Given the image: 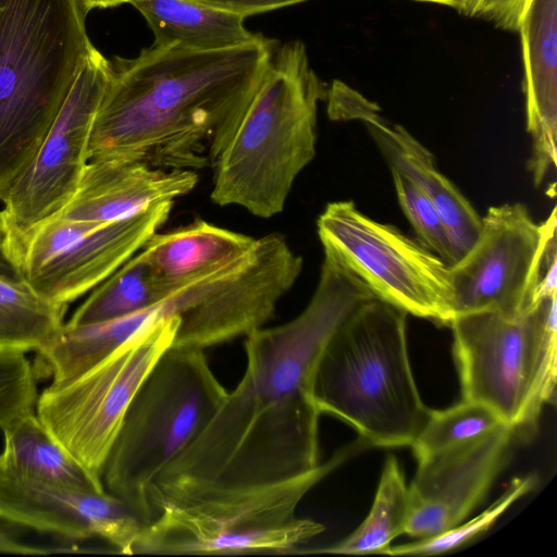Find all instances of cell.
Masks as SVG:
<instances>
[{"mask_svg":"<svg viewBox=\"0 0 557 557\" xmlns=\"http://www.w3.org/2000/svg\"><path fill=\"white\" fill-rule=\"evenodd\" d=\"M372 297L357 276L324 256L301 313L245 336L242 379L197 438L153 481L154 515L165 506L280 482L318 467V363L336 329Z\"/></svg>","mask_w":557,"mask_h":557,"instance_id":"1","label":"cell"},{"mask_svg":"<svg viewBox=\"0 0 557 557\" xmlns=\"http://www.w3.org/2000/svg\"><path fill=\"white\" fill-rule=\"evenodd\" d=\"M277 46L256 34L215 51L151 45L135 58L114 57L97 112L88 161L122 159L164 170L209 164L216 126L262 73Z\"/></svg>","mask_w":557,"mask_h":557,"instance_id":"2","label":"cell"},{"mask_svg":"<svg viewBox=\"0 0 557 557\" xmlns=\"http://www.w3.org/2000/svg\"><path fill=\"white\" fill-rule=\"evenodd\" d=\"M326 91L301 41L276 48L210 138L211 199L259 218L280 213L315 156L318 104Z\"/></svg>","mask_w":557,"mask_h":557,"instance_id":"3","label":"cell"},{"mask_svg":"<svg viewBox=\"0 0 557 557\" xmlns=\"http://www.w3.org/2000/svg\"><path fill=\"white\" fill-rule=\"evenodd\" d=\"M407 313L376 297L357 307L322 351L313 383L321 413L369 447L411 446L430 414L411 370Z\"/></svg>","mask_w":557,"mask_h":557,"instance_id":"4","label":"cell"},{"mask_svg":"<svg viewBox=\"0 0 557 557\" xmlns=\"http://www.w3.org/2000/svg\"><path fill=\"white\" fill-rule=\"evenodd\" d=\"M79 0H0V201L32 161L91 45Z\"/></svg>","mask_w":557,"mask_h":557,"instance_id":"5","label":"cell"},{"mask_svg":"<svg viewBox=\"0 0 557 557\" xmlns=\"http://www.w3.org/2000/svg\"><path fill=\"white\" fill-rule=\"evenodd\" d=\"M358 438L325 462L297 476L199 502L161 508L141 529L134 554H296L324 531L296 511L304 497L356 454Z\"/></svg>","mask_w":557,"mask_h":557,"instance_id":"6","label":"cell"},{"mask_svg":"<svg viewBox=\"0 0 557 557\" xmlns=\"http://www.w3.org/2000/svg\"><path fill=\"white\" fill-rule=\"evenodd\" d=\"M227 394L205 350L170 347L135 394L107 459L102 482L144 525L154 512L149 490L205 429Z\"/></svg>","mask_w":557,"mask_h":557,"instance_id":"7","label":"cell"},{"mask_svg":"<svg viewBox=\"0 0 557 557\" xmlns=\"http://www.w3.org/2000/svg\"><path fill=\"white\" fill-rule=\"evenodd\" d=\"M557 294L531 310L456 315L449 323L462 399L492 409L519 441L530 438L557 376Z\"/></svg>","mask_w":557,"mask_h":557,"instance_id":"8","label":"cell"},{"mask_svg":"<svg viewBox=\"0 0 557 557\" xmlns=\"http://www.w3.org/2000/svg\"><path fill=\"white\" fill-rule=\"evenodd\" d=\"M176 317L159 320L129 337L82 375L51 383L38 395L36 414L51 436L102 481L125 413L160 357L173 346Z\"/></svg>","mask_w":557,"mask_h":557,"instance_id":"9","label":"cell"},{"mask_svg":"<svg viewBox=\"0 0 557 557\" xmlns=\"http://www.w3.org/2000/svg\"><path fill=\"white\" fill-rule=\"evenodd\" d=\"M317 224L324 256L350 271L376 298L407 314L449 325V265L419 240L369 218L352 201L329 203Z\"/></svg>","mask_w":557,"mask_h":557,"instance_id":"10","label":"cell"},{"mask_svg":"<svg viewBox=\"0 0 557 557\" xmlns=\"http://www.w3.org/2000/svg\"><path fill=\"white\" fill-rule=\"evenodd\" d=\"M110 78V60L91 44L41 145L2 200L0 223L18 261L33 231L59 215L75 195Z\"/></svg>","mask_w":557,"mask_h":557,"instance_id":"11","label":"cell"},{"mask_svg":"<svg viewBox=\"0 0 557 557\" xmlns=\"http://www.w3.org/2000/svg\"><path fill=\"white\" fill-rule=\"evenodd\" d=\"M173 202L153 203L111 222L61 216L44 222L20 252L24 282L41 297L69 305L138 252L168 220Z\"/></svg>","mask_w":557,"mask_h":557,"instance_id":"12","label":"cell"},{"mask_svg":"<svg viewBox=\"0 0 557 557\" xmlns=\"http://www.w3.org/2000/svg\"><path fill=\"white\" fill-rule=\"evenodd\" d=\"M554 236L556 208L536 223L522 203L491 207L473 245L449 265L453 318L479 311L518 317L531 310Z\"/></svg>","mask_w":557,"mask_h":557,"instance_id":"13","label":"cell"},{"mask_svg":"<svg viewBox=\"0 0 557 557\" xmlns=\"http://www.w3.org/2000/svg\"><path fill=\"white\" fill-rule=\"evenodd\" d=\"M516 432L503 425L494 432L418 461L409 488L405 534L430 537L465 521L484 499L509 462Z\"/></svg>","mask_w":557,"mask_h":557,"instance_id":"14","label":"cell"},{"mask_svg":"<svg viewBox=\"0 0 557 557\" xmlns=\"http://www.w3.org/2000/svg\"><path fill=\"white\" fill-rule=\"evenodd\" d=\"M0 520L67 539L100 537L133 555L144 527L121 498L104 491L75 488L0 474Z\"/></svg>","mask_w":557,"mask_h":557,"instance_id":"15","label":"cell"},{"mask_svg":"<svg viewBox=\"0 0 557 557\" xmlns=\"http://www.w3.org/2000/svg\"><path fill=\"white\" fill-rule=\"evenodd\" d=\"M327 114L334 121H358L372 136L395 171L435 205L450 237L456 262L479 236L482 216L461 191L435 166L433 154L406 128L386 119L381 108L344 82L327 87Z\"/></svg>","mask_w":557,"mask_h":557,"instance_id":"16","label":"cell"},{"mask_svg":"<svg viewBox=\"0 0 557 557\" xmlns=\"http://www.w3.org/2000/svg\"><path fill=\"white\" fill-rule=\"evenodd\" d=\"M198 182L191 170H164L122 159L89 160L78 188L57 215L70 220L111 222L137 214L153 203L174 201Z\"/></svg>","mask_w":557,"mask_h":557,"instance_id":"17","label":"cell"},{"mask_svg":"<svg viewBox=\"0 0 557 557\" xmlns=\"http://www.w3.org/2000/svg\"><path fill=\"white\" fill-rule=\"evenodd\" d=\"M518 33L524 67L527 129L531 136L529 170L540 185L556 165L557 0H532Z\"/></svg>","mask_w":557,"mask_h":557,"instance_id":"18","label":"cell"},{"mask_svg":"<svg viewBox=\"0 0 557 557\" xmlns=\"http://www.w3.org/2000/svg\"><path fill=\"white\" fill-rule=\"evenodd\" d=\"M256 238L196 220L168 233H154L140 252L165 282H184L246 255Z\"/></svg>","mask_w":557,"mask_h":557,"instance_id":"19","label":"cell"},{"mask_svg":"<svg viewBox=\"0 0 557 557\" xmlns=\"http://www.w3.org/2000/svg\"><path fill=\"white\" fill-rule=\"evenodd\" d=\"M131 4L152 30V45L215 51L246 44L256 36L245 27V17L195 0H133Z\"/></svg>","mask_w":557,"mask_h":557,"instance_id":"20","label":"cell"},{"mask_svg":"<svg viewBox=\"0 0 557 557\" xmlns=\"http://www.w3.org/2000/svg\"><path fill=\"white\" fill-rule=\"evenodd\" d=\"M2 432L0 474L75 488L106 490L101 480L51 436L35 411L14 420Z\"/></svg>","mask_w":557,"mask_h":557,"instance_id":"21","label":"cell"},{"mask_svg":"<svg viewBox=\"0 0 557 557\" xmlns=\"http://www.w3.org/2000/svg\"><path fill=\"white\" fill-rule=\"evenodd\" d=\"M409 517V488L396 457L385 459L371 509L361 524L342 541L299 553L346 555L384 554L405 534Z\"/></svg>","mask_w":557,"mask_h":557,"instance_id":"22","label":"cell"},{"mask_svg":"<svg viewBox=\"0 0 557 557\" xmlns=\"http://www.w3.org/2000/svg\"><path fill=\"white\" fill-rule=\"evenodd\" d=\"M170 286L139 250L99 284L66 323L91 324L147 309L162 300Z\"/></svg>","mask_w":557,"mask_h":557,"instance_id":"23","label":"cell"},{"mask_svg":"<svg viewBox=\"0 0 557 557\" xmlns=\"http://www.w3.org/2000/svg\"><path fill=\"white\" fill-rule=\"evenodd\" d=\"M67 305L52 302L25 282L0 277V350L41 348L64 324Z\"/></svg>","mask_w":557,"mask_h":557,"instance_id":"24","label":"cell"},{"mask_svg":"<svg viewBox=\"0 0 557 557\" xmlns=\"http://www.w3.org/2000/svg\"><path fill=\"white\" fill-rule=\"evenodd\" d=\"M503 425L506 424L485 405L462 399L446 409H430L428 420L411 447L419 460L483 437Z\"/></svg>","mask_w":557,"mask_h":557,"instance_id":"25","label":"cell"},{"mask_svg":"<svg viewBox=\"0 0 557 557\" xmlns=\"http://www.w3.org/2000/svg\"><path fill=\"white\" fill-rule=\"evenodd\" d=\"M537 483L539 476L536 473L516 476L509 482L502 495L478 516L440 534L391 546L386 555L432 556L460 548L488 531L515 503L532 492Z\"/></svg>","mask_w":557,"mask_h":557,"instance_id":"26","label":"cell"},{"mask_svg":"<svg viewBox=\"0 0 557 557\" xmlns=\"http://www.w3.org/2000/svg\"><path fill=\"white\" fill-rule=\"evenodd\" d=\"M398 202L413 227L418 240L446 264L455 263L447 227L433 201L401 174L391 171Z\"/></svg>","mask_w":557,"mask_h":557,"instance_id":"27","label":"cell"},{"mask_svg":"<svg viewBox=\"0 0 557 557\" xmlns=\"http://www.w3.org/2000/svg\"><path fill=\"white\" fill-rule=\"evenodd\" d=\"M37 398L33 363L24 352L0 350V430L34 412Z\"/></svg>","mask_w":557,"mask_h":557,"instance_id":"28","label":"cell"},{"mask_svg":"<svg viewBox=\"0 0 557 557\" xmlns=\"http://www.w3.org/2000/svg\"><path fill=\"white\" fill-rule=\"evenodd\" d=\"M532 0H480L474 16L505 30L518 32Z\"/></svg>","mask_w":557,"mask_h":557,"instance_id":"29","label":"cell"},{"mask_svg":"<svg viewBox=\"0 0 557 557\" xmlns=\"http://www.w3.org/2000/svg\"><path fill=\"white\" fill-rule=\"evenodd\" d=\"M243 17L284 8L306 0H195Z\"/></svg>","mask_w":557,"mask_h":557,"instance_id":"30","label":"cell"},{"mask_svg":"<svg viewBox=\"0 0 557 557\" xmlns=\"http://www.w3.org/2000/svg\"><path fill=\"white\" fill-rule=\"evenodd\" d=\"M557 294V245L556 236H554L547 244L545 249L540 281L536 289V302L542 298Z\"/></svg>","mask_w":557,"mask_h":557,"instance_id":"31","label":"cell"},{"mask_svg":"<svg viewBox=\"0 0 557 557\" xmlns=\"http://www.w3.org/2000/svg\"><path fill=\"white\" fill-rule=\"evenodd\" d=\"M11 524V523H10ZM9 522H0V553L18 555H46L51 550L22 541Z\"/></svg>","mask_w":557,"mask_h":557,"instance_id":"32","label":"cell"},{"mask_svg":"<svg viewBox=\"0 0 557 557\" xmlns=\"http://www.w3.org/2000/svg\"><path fill=\"white\" fill-rule=\"evenodd\" d=\"M84 8L89 12L96 8H111L123 3H131L133 0H79Z\"/></svg>","mask_w":557,"mask_h":557,"instance_id":"33","label":"cell"},{"mask_svg":"<svg viewBox=\"0 0 557 557\" xmlns=\"http://www.w3.org/2000/svg\"><path fill=\"white\" fill-rule=\"evenodd\" d=\"M480 0H456V8L462 14L474 16Z\"/></svg>","mask_w":557,"mask_h":557,"instance_id":"34","label":"cell"},{"mask_svg":"<svg viewBox=\"0 0 557 557\" xmlns=\"http://www.w3.org/2000/svg\"><path fill=\"white\" fill-rule=\"evenodd\" d=\"M420 2H428V3H434V4H441V5H448L456 8V0H414Z\"/></svg>","mask_w":557,"mask_h":557,"instance_id":"35","label":"cell"}]
</instances>
